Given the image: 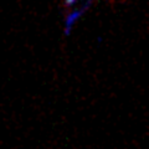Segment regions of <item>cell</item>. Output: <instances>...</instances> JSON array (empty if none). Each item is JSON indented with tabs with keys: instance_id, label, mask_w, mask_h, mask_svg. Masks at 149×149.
<instances>
[]
</instances>
